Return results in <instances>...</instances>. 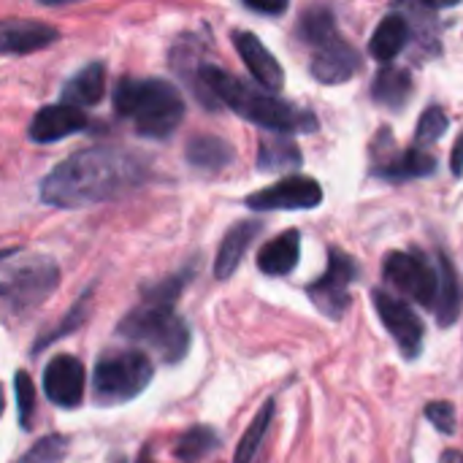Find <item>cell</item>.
I'll return each mask as SVG.
<instances>
[{
	"instance_id": "1",
	"label": "cell",
	"mask_w": 463,
	"mask_h": 463,
	"mask_svg": "<svg viewBox=\"0 0 463 463\" xmlns=\"http://www.w3.org/2000/svg\"><path fill=\"white\" fill-rule=\"evenodd\" d=\"M149 179V165L133 152L90 146L73 152L41 182V201L57 209H84L138 190Z\"/></svg>"
},
{
	"instance_id": "2",
	"label": "cell",
	"mask_w": 463,
	"mask_h": 463,
	"mask_svg": "<svg viewBox=\"0 0 463 463\" xmlns=\"http://www.w3.org/2000/svg\"><path fill=\"white\" fill-rule=\"evenodd\" d=\"M187 279L190 271H182L160 285L146 288L144 301L122 317L117 334L136 345L149 347L165 364H179L190 353V328L176 315L174 304L182 288L187 285Z\"/></svg>"
},
{
	"instance_id": "3",
	"label": "cell",
	"mask_w": 463,
	"mask_h": 463,
	"mask_svg": "<svg viewBox=\"0 0 463 463\" xmlns=\"http://www.w3.org/2000/svg\"><path fill=\"white\" fill-rule=\"evenodd\" d=\"M201 90L212 92L220 103H225L231 111L244 117L247 122L271 130V133H312L317 128V119L309 111H301L290 106L288 100H279L277 95L247 84L244 79L222 71L220 65H201Z\"/></svg>"
},
{
	"instance_id": "4",
	"label": "cell",
	"mask_w": 463,
	"mask_h": 463,
	"mask_svg": "<svg viewBox=\"0 0 463 463\" xmlns=\"http://www.w3.org/2000/svg\"><path fill=\"white\" fill-rule=\"evenodd\" d=\"M114 111L144 138H168L184 119V98L165 79H119L111 92Z\"/></svg>"
},
{
	"instance_id": "5",
	"label": "cell",
	"mask_w": 463,
	"mask_h": 463,
	"mask_svg": "<svg viewBox=\"0 0 463 463\" xmlns=\"http://www.w3.org/2000/svg\"><path fill=\"white\" fill-rule=\"evenodd\" d=\"M155 366L144 350H106L92 369V399L98 407H119L144 393Z\"/></svg>"
},
{
	"instance_id": "6",
	"label": "cell",
	"mask_w": 463,
	"mask_h": 463,
	"mask_svg": "<svg viewBox=\"0 0 463 463\" xmlns=\"http://www.w3.org/2000/svg\"><path fill=\"white\" fill-rule=\"evenodd\" d=\"M60 285V269L49 258H30L0 277V312L8 323L27 320Z\"/></svg>"
},
{
	"instance_id": "7",
	"label": "cell",
	"mask_w": 463,
	"mask_h": 463,
	"mask_svg": "<svg viewBox=\"0 0 463 463\" xmlns=\"http://www.w3.org/2000/svg\"><path fill=\"white\" fill-rule=\"evenodd\" d=\"M385 279L423 307H434L437 301L439 277L418 252H391L385 258Z\"/></svg>"
},
{
	"instance_id": "8",
	"label": "cell",
	"mask_w": 463,
	"mask_h": 463,
	"mask_svg": "<svg viewBox=\"0 0 463 463\" xmlns=\"http://www.w3.org/2000/svg\"><path fill=\"white\" fill-rule=\"evenodd\" d=\"M355 279V263L339 252V250H331L328 255V269L320 279H315L309 285V298L315 301V307L331 317V320H339L345 312H347V304H350V282Z\"/></svg>"
},
{
	"instance_id": "9",
	"label": "cell",
	"mask_w": 463,
	"mask_h": 463,
	"mask_svg": "<svg viewBox=\"0 0 463 463\" xmlns=\"http://www.w3.org/2000/svg\"><path fill=\"white\" fill-rule=\"evenodd\" d=\"M323 201V187L309 176H288L271 187H263L247 198L252 212H279V209H315Z\"/></svg>"
},
{
	"instance_id": "10",
	"label": "cell",
	"mask_w": 463,
	"mask_h": 463,
	"mask_svg": "<svg viewBox=\"0 0 463 463\" xmlns=\"http://www.w3.org/2000/svg\"><path fill=\"white\" fill-rule=\"evenodd\" d=\"M87 372L73 355H57L43 369V393L60 410H79L84 404Z\"/></svg>"
},
{
	"instance_id": "11",
	"label": "cell",
	"mask_w": 463,
	"mask_h": 463,
	"mask_svg": "<svg viewBox=\"0 0 463 463\" xmlns=\"http://www.w3.org/2000/svg\"><path fill=\"white\" fill-rule=\"evenodd\" d=\"M372 298H374L377 315L383 317L385 328L396 339L399 350L407 358H415L420 353V345H423V323H420V317L412 312L410 304H404L402 298H393L385 290H374Z\"/></svg>"
},
{
	"instance_id": "12",
	"label": "cell",
	"mask_w": 463,
	"mask_h": 463,
	"mask_svg": "<svg viewBox=\"0 0 463 463\" xmlns=\"http://www.w3.org/2000/svg\"><path fill=\"white\" fill-rule=\"evenodd\" d=\"M90 128V117L68 103H54V106H43L35 111V117L30 119V141L35 144H54L62 141L68 136L84 133Z\"/></svg>"
},
{
	"instance_id": "13",
	"label": "cell",
	"mask_w": 463,
	"mask_h": 463,
	"mask_svg": "<svg viewBox=\"0 0 463 463\" xmlns=\"http://www.w3.org/2000/svg\"><path fill=\"white\" fill-rule=\"evenodd\" d=\"M233 43L239 57L244 60V65L250 68V73L255 76V81L266 90V92H277L285 84V71L277 62V57L263 46V41L255 33L247 30H236L233 33Z\"/></svg>"
},
{
	"instance_id": "14",
	"label": "cell",
	"mask_w": 463,
	"mask_h": 463,
	"mask_svg": "<svg viewBox=\"0 0 463 463\" xmlns=\"http://www.w3.org/2000/svg\"><path fill=\"white\" fill-rule=\"evenodd\" d=\"M361 68V54L339 35L317 46L312 57V76L323 84H342L355 76Z\"/></svg>"
},
{
	"instance_id": "15",
	"label": "cell",
	"mask_w": 463,
	"mask_h": 463,
	"mask_svg": "<svg viewBox=\"0 0 463 463\" xmlns=\"http://www.w3.org/2000/svg\"><path fill=\"white\" fill-rule=\"evenodd\" d=\"M60 33L35 19H5L0 22V54H30L52 46Z\"/></svg>"
},
{
	"instance_id": "16",
	"label": "cell",
	"mask_w": 463,
	"mask_h": 463,
	"mask_svg": "<svg viewBox=\"0 0 463 463\" xmlns=\"http://www.w3.org/2000/svg\"><path fill=\"white\" fill-rule=\"evenodd\" d=\"M260 231H263V222L260 220H241V222H236L225 233V239L220 244V252H217V260H214V277L220 282H225V279L233 277V271L239 269V263L244 260L250 244L258 239Z\"/></svg>"
},
{
	"instance_id": "17",
	"label": "cell",
	"mask_w": 463,
	"mask_h": 463,
	"mask_svg": "<svg viewBox=\"0 0 463 463\" xmlns=\"http://www.w3.org/2000/svg\"><path fill=\"white\" fill-rule=\"evenodd\" d=\"M106 95V65L90 62L73 73L62 87V103L68 106H98Z\"/></svg>"
},
{
	"instance_id": "18",
	"label": "cell",
	"mask_w": 463,
	"mask_h": 463,
	"mask_svg": "<svg viewBox=\"0 0 463 463\" xmlns=\"http://www.w3.org/2000/svg\"><path fill=\"white\" fill-rule=\"evenodd\" d=\"M298 255H301V233L285 231L258 252V269L269 277H285L298 266Z\"/></svg>"
},
{
	"instance_id": "19",
	"label": "cell",
	"mask_w": 463,
	"mask_h": 463,
	"mask_svg": "<svg viewBox=\"0 0 463 463\" xmlns=\"http://www.w3.org/2000/svg\"><path fill=\"white\" fill-rule=\"evenodd\" d=\"M184 157L193 168L206 171V174H217L233 163V146L220 136H195L187 141Z\"/></svg>"
},
{
	"instance_id": "20",
	"label": "cell",
	"mask_w": 463,
	"mask_h": 463,
	"mask_svg": "<svg viewBox=\"0 0 463 463\" xmlns=\"http://www.w3.org/2000/svg\"><path fill=\"white\" fill-rule=\"evenodd\" d=\"M410 41V22L402 14H388L369 41V52L380 62H391Z\"/></svg>"
},
{
	"instance_id": "21",
	"label": "cell",
	"mask_w": 463,
	"mask_h": 463,
	"mask_svg": "<svg viewBox=\"0 0 463 463\" xmlns=\"http://www.w3.org/2000/svg\"><path fill=\"white\" fill-rule=\"evenodd\" d=\"M374 171H377V176L393 179V182H399V179H415V176L434 174L437 171V160L431 155L420 152V149H407V152H402V155H396L391 160L377 163Z\"/></svg>"
},
{
	"instance_id": "22",
	"label": "cell",
	"mask_w": 463,
	"mask_h": 463,
	"mask_svg": "<svg viewBox=\"0 0 463 463\" xmlns=\"http://www.w3.org/2000/svg\"><path fill=\"white\" fill-rule=\"evenodd\" d=\"M412 95V76L410 71L404 68H393V65H385L377 79H374V87H372V98L383 106H391V109H402Z\"/></svg>"
},
{
	"instance_id": "23",
	"label": "cell",
	"mask_w": 463,
	"mask_h": 463,
	"mask_svg": "<svg viewBox=\"0 0 463 463\" xmlns=\"http://www.w3.org/2000/svg\"><path fill=\"white\" fill-rule=\"evenodd\" d=\"M439 288H437V301H434V307H437V320H439V326H450L456 317H458V312H461V285H458V277H456V271H453V266H450V260L448 258H442L439 260Z\"/></svg>"
},
{
	"instance_id": "24",
	"label": "cell",
	"mask_w": 463,
	"mask_h": 463,
	"mask_svg": "<svg viewBox=\"0 0 463 463\" xmlns=\"http://www.w3.org/2000/svg\"><path fill=\"white\" fill-rule=\"evenodd\" d=\"M301 165L298 146L285 136H266L258 149V168L260 171H290Z\"/></svg>"
},
{
	"instance_id": "25",
	"label": "cell",
	"mask_w": 463,
	"mask_h": 463,
	"mask_svg": "<svg viewBox=\"0 0 463 463\" xmlns=\"http://www.w3.org/2000/svg\"><path fill=\"white\" fill-rule=\"evenodd\" d=\"M220 445H222V439L217 437V431L212 426H195V429H190L187 434L179 437L174 453H176L179 461L195 463L206 458L209 453L220 450Z\"/></svg>"
},
{
	"instance_id": "26",
	"label": "cell",
	"mask_w": 463,
	"mask_h": 463,
	"mask_svg": "<svg viewBox=\"0 0 463 463\" xmlns=\"http://www.w3.org/2000/svg\"><path fill=\"white\" fill-rule=\"evenodd\" d=\"M271 420H274V399H269V402L263 404V410L255 415V420L250 423L247 434L241 437V442H239V448H236L233 463L255 461V456H258V450H260V442H263V437H266Z\"/></svg>"
},
{
	"instance_id": "27",
	"label": "cell",
	"mask_w": 463,
	"mask_h": 463,
	"mask_svg": "<svg viewBox=\"0 0 463 463\" xmlns=\"http://www.w3.org/2000/svg\"><path fill=\"white\" fill-rule=\"evenodd\" d=\"M298 35L312 43L315 49L323 46L326 41H331L336 35V24H334V14L328 8H309L304 16H301V24H298Z\"/></svg>"
},
{
	"instance_id": "28",
	"label": "cell",
	"mask_w": 463,
	"mask_h": 463,
	"mask_svg": "<svg viewBox=\"0 0 463 463\" xmlns=\"http://www.w3.org/2000/svg\"><path fill=\"white\" fill-rule=\"evenodd\" d=\"M68 456V439L60 434H49L38 439L16 463H62Z\"/></svg>"
},
{
	"instance_id": "29",
	"label": "cell",
	"mask_w": 463,
	"mask_h": 463,
	"mask_svg": "<svg viewBox=\"0 0 463 463\" xmlns=\"http://www.w3.org/2000/svg\"><path fill=\"white\" fill-rule=\"evenodd\" d=\"M14 388H16V407H19V426L30 429L33 426V412H35V388H33L30 374L16 372Z\"/></svg>"
},
{
	"instance_id": "30",
	"label": "cell",
	"mask_w": 463,
	"mask_h": 463,
	"mask_svg": "<svg viewBox=\"0 0 463 463\" xmlns=\"http://www.w3.org/2000/svg\"><path fill=\"white\" fill-rule=\"evenodd\" d=\"M448 125H450L448 114H445L439 106H431V109L420 117V122H418V133H415L418 144H434V141H439V138L445 136Z\"/></svg>"
},
{
	"instance_id": "31",
	"label": "cell",
	"mask_w": 463,
	"mask_h": 463,
	"mask_svg": "<svg viewBox=\"0 0 463 463\" xmlns=\"http://www.w3.org/2000/svg\"><path fill=\"white\" fill-rule=\"evenodd\" d=\"M426 418H429V423H431L439 434H445V437H450V434L456 431V410H453L450 402H431V404L426 407Z\"/></svg>"
},
{
	"instance_id": "32",
	"label": "cell",
	"mask_w": 463,
	"mask_h": 463,
	"mask_svg": "<svg viewBox=\"0 0 463 463\" xmlns=\"http://www.w3.org/2000/svg\"><path fill=\"white\" fill-rule=\"evenodd\" d=\"M87 304H90V296H87V298H81V301L71 309L68 320H62V323H60V328H57L54 334H49L46 339H41V342L35 345V353H38L43 345H49V342H54V339H60V336H65V334H71V331H76V328H79V323H81V320H84V315H87Z\"/></svg>"
},
{
	"instance_id": "33",
	"label": "cell",
	"mask_w": 463,
	"mask_h": 463,
	"mask_svg": "<svg viewBox=\"0 0 463 463\" xmlns=\"http://www.w3.org/2000/svg\"><path fill=\"white\" fill-rule=\"evenodd\" d=\"M250 11H258V14H285L288 11V3L285 0H277V3H258V0H247L244 3Z\"/></svg>"
},
{
	"instance_id": "34",
	"label": "cell",
	"mask_w": 463,
	"mask_h": 463,
	"mask_svg": "<svg viewBox=\"0 0 463 463\" xmlns=\"http://www.w3.org/2000/svg\"><path fill=\"white\" fill-rule=\"evenodd\" d=\"M450 168H453V174H456V176H461L463 174V136L458 138V141H456V146H453Z\"/></svg>"
},
{
	"instance_id": "35",
	"label": "cell",
	"mask_w": 463,
	"mask_h": 463,
	"mask_svg": "<svg viewBox=\"0 0 463 463\" xmlns=\"http://www.w3.org/2000/svg\"><path fill=\"white\" fill-rule=\"evenodd\" d=\"M439 463H463V453H458V450H448V453H442Z\"/></svg>"
},
{
	"instance_id": "36",
	"label": "cell",
	"mask_w": 463,
	"mask_h": 463,
	"mask_svg": "<svg viewBox=\"0 0 463 463\" xmlns=\"http://www.w3.org/2000/svg\"><path fill=\"white\" fill-rule=\"evenodd\" d=\"M136 463H152V456H149V450H144L141 456H138V461Z\"/></svg>"
},
{
	"instance_id": "37",
	"label": "cell",
	"mask_w": 463,
	"mask_h": 463,
	"mask_svg": "<svg viewBox=\"0 0 463 463\" xmlns=\"http://www.w3.org/2000/svg\"><path fill=\"white\" fill-rule=\"evenodd\" d=\"M3 410H5V399H3V388H0V418H3Z\"/></svg>"
},
{
	"instance_id": "38",
	"label": "cell",
	"mask_w": 463,
	"mask_h": 463,
	"mask_svg": "<svg viewBox=\"0 0 463 463\" xmlns=\"http://www.w3.org/2000/svg\"><path fill=\"white\" fill-rule=\"evenodd\" d=\"M119 463H125V461H119Z\"/></svg>"
}]
</instances>
